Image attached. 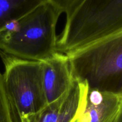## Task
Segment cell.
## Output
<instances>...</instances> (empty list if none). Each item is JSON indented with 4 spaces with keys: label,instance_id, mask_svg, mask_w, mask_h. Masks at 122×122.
Segmentation results:
<instances>
[{
    "label": "cell",
    "instance_id": "obj_4",
    "mask_svg": "<svg viewBox=\"0 0 122 122\" xmlns=\"http://www.w3.org/2000/svg\"><path fill=\"white\" fill-rule=\"evenodd\" d=\"M4 65L5 87L20 117L39 112L47 105L42 61L27 60L0 53Z\"/></svg>",
    "mask_w": 122,
    "mask_h": 122
},
{
    "label": "cell",
    "instance_id": "obj_3",
    "mask_svg": "<svg viewBox=\"0 0 122 122\" xmlns=\"http://www.w3.org/2000/svg\"><path fill=\"white\" fill-rule=\"evenodd\" d=\"M66 55L74 77L89 89L122 95V30Z\"/></svg>",
    "mask_w": 122,
    "mask_h": 122
},
{
    "label": "cell",
    "instance_id": "obj_1",
    "mask_svg": "<svg viewBox=\"0 0 122 122\" xmlns=\"http://www.w3.org/2000/svg\"><path fill=\"white\" fill-rule=\"evenodd\" d=\"M61 12L48 1L0 32V53L42 61L57 51L56 27Z\"/></svg>",
    "mask_w": 122,
    "mask_h": 122
},
{
    "label": "cell",
    "instance_id": "obj_2",
    "mask_svg": "<svg viewBox=\"0 0 122 122\" xmlns=\"http://www.w3.org/2000/svg\"><path fill=\"white\" fill-rule=\"evenodd\" d=\"M122 30V0H83L66 16L57 51H76Z\"/></svg>",
    "mask_w": 122,
    "mask_h": 122
},
{
    "label": "cell",
    "instance_id": "obj_5",
    "mask_svg": "<svg viewBox=\"0 0 122 122\" xmlns=\"http://www.w3.org/2000/svg\"><path fill=\"white\" fill-rule=\"evenodd\" d=\"M88 89L86 82L75 77L61 97L36 113L21 117L20 122H72L84 110Z\"/></svg>",
    "mask_w": 122,
    "mask_h": 122
},
{
    "label": "cell",
    "instance_id": "obj_9",
    "mask_svg": "<svg viewBox=\"0 0 122 122\" xmlns=\"http://www.w3.org/2000/svg\"><path fill=\"white\" fill-rule=\"evenodd\" d=\"M0 122H20V117L5 87L3 74L0 71Z\"/></svg>",
    "mask_w": 122,
    "mask_h": 122
},
{
    "label": "cell",
    "instance_id": "obj_11",
    "mask_svg": "<svg viewBox=\"0 0 122 122\" xmlns=\"http://www.w3.org/2000/svg\"><path fill=\"white\" fill-rule=\"evenodd\" d=\"M117 122H122V102L121 105V107H120V113H119V117H118V119Z\"/></svg>",
    "mask_w": 122,
    "mask_h": 122
},
{
    "label": "cell",
    "instance_id": "obj_6",
    "mask_svg": "<svg viewBox=\"0 0 122 122\" xmlns=\"http://www.w3.org/2000/svg\"><path fill=\"white\" fill-rule=\"evenodd\" d=\"M42 63L43 86L48 104L67 92L75 77L69 58L65 54L56 52Z\"/></svg>",
    "mask_w": 122,
    "mask_h": 122
},
{
    "label": "cell",
    "instance_id": "obj_8",
    "mask_svg": "<svg viewBox=\"0 0 122 122\" xmlns=\"http://www.w3.org/2000/svg\"><path fill=\"white\" fill-rule=\"evenodd\" d=\"M48 0H0V32Z\"/></svg>",
    "mask_w": 122,
    "mask_h": 122
},
{
    "label": "cell",
    "instance_id": "obj_7",
    "mask_svg": "<svg viewBox=\"0 0 122 122\" xmlns=\"http://www.w3.org/2000/svg\"><path fill=\"white\" fill-rule=\"evenodd\" d=\"M122 95L88 89L86 102L77 122H117Z\"/></svg>",
    "mask_w": 122,
    "mask_h": 122
},
{
    "label": "cell",
    "instance_id": "obj_10",
    "mask_svg": "<svg viewBox=\"0 0 122 122\" xmlns=\"http://www.w3.org/2000/svg\"><path fill=\"white\" fill-rule=\"evenodd\" d=\"M66 16L70 15L83 0H48Z\"/></svg>",
    "mask_w": 122,
    "mask_h": 122
}]
</instances>
